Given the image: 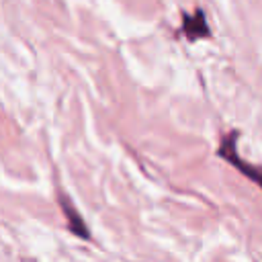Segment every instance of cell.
<instances>
[{"instance_id":"cell-1","label":"cell","mask_w":262,"mask_h":262,"mask_svg":"<svg viewBox=\"0 0 262 262\" xmlns=\"http://www.w3.org/2000/svg\"><path fill=\"white\" fill-rule=\"evenodd\" d=\"M235 141H237V133H235V131L229 133V135H225L223 141H221V145H219V151H217V154H219L223 160H227L235 170H239V172L246 174L250 180H254L258 186H262V170L256 168V166H252V164H248V162H244V160L237 156Z\"/></svg>"},{"instance_id":"cell-3","label":"cell","mask_w":262,"mask_h":262,"mask_svg":"<svg viewBox=\"0 0 262 262\" xmlns=\"http://www.w3.org/2000/svg\"><path fill=\"white\" fill-rule=\"evenodd\" d=\"M59 205H61V209H63V215L68 217V227H70L76 235H80V237H88L90 233H88V229H86V223H84L82 217L76 213V209L72 207V203H70L66 196H61V199H59Z\"/></svg>"},{"instance_id":"cell-2","label":"cell","mask_w":262,"mask_h":262,"mask_svg":"<svg viewBox=\"0 0 262 262\" xmlns=\"http://www.w3.org/2000/svg\"><path fill=\"white\" fill-rule=\"evenodd\" d=\"M182 33L190 41H196L201 37H209L211 35L203 10H194L192 14H184V18H182Z\"/></svg>"}]
</instances>
